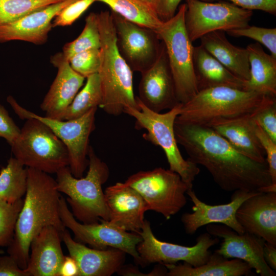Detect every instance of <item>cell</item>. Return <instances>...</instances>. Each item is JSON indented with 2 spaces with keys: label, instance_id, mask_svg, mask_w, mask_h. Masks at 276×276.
I'll return each mask as SVG.
<instances>
[{
  "label": "cell",
  "instance_id": "cell-1",
  "mask_svg": "<svg viewBox=\"0 0 276 276\" xmlns=\"http://www.w3.org/2000/svg\"><path fill=\"white\" fill-rule=\"evenodd\" d=\"M174 129L188 159L205 168L223 190L260 191L272 183L266 162L242 154L211 127L175 121Z\"/></svg>",
  "mask_w": 276,
  "mask_h": 276
},
{
  "label": "cell",
  "instance_id": "cell-2",
  "mask_svg": "<svg viewBox=\"0 0 276 276\" xmlns=\"http://www.w3.org/2000/svg\"><path fill=\"white\" fill-rule=\"evenodd\" d=\"M28 184L8 255L19 267L26 269L33 238L44 227L53 226L61 232L66 228L59 214L60 192L56 179L49 174L27 167Z\"/></svg>",
  "mask_w": 276,
  "mask_h": 276
},
{
  "label": "cell",
  "instance_id": "cell-3",
  "mask_svg": "<svg viewBox=\"0 0 276 276\" xmlns=\"http://www.w3.org/2000/svg\"><path fill=\"white\" fill-rule=\"evenodd\" d=\"M100 35L101 63L98 73L102 91L100 107L119 116L127 107L140 109L133 91L132 71L119 52L111 13H97Z\"/></svg>",
  "mask_w": 276,
  "mask_h": 276
},
{
  "label": "cell",
  "instance_id": "cell-4",
  "mask_svg": "<svg viewBox=\"0 0 276 276\" xmlns=\"http://www.w3.org/2000/svg\"><path fill=\"white\" fill-rule=\"evenodd\" d=\"M88 170L84 177H74L68 166L60 169L56 174L57 188L68 196L66 201L73 216L81 223H95L101 220H109L102 185L109 176L105 163L89 146L88 152Z\"/></svg>",
  "mask_w": 276,
  "mask_h": 276
},
{
  "label": "cell",
  "instance_id": "cell-5",
  "mask_svg": "<svg viewBox=\"0 0 276 276\" xmlns=\"http://www.w3.org/2000/svg\"><path fill=\"white\" fill-rule=\"evenodd\" d=\"M275 97L228 86L199 91L182 104L175 121L205 126L215 119L230 118L254 112Z\"/></svg>",
  "mask_w": 276,
  "mask_h": 276
},
{
  "label": "cell",
  "instance_id": "cell-6",
  "mask_svg": "<svg viewBox=\"0 0 276 276\" xmlns=\"http://www.w3.org/2000/svg\"><path fill=\"white\" fill-rule=\"evenodd\" d=\"M140 109L126 108L124 113L135 119L137 129L147 131L143 137L162 148L166 156L170 170L178 173L182 180L190 189L193 182L199 173L197 165L189 159H185L178 148L174 126L179 114L182 104L179 103L167 112L161 113L151 110L136 97Z\"/></svg>",
  "mask_w": 276,
  "mask_h": 276
},
{
  "label": "cell",
  "instance_id": "cell-7",
  "mask_svg": "<svg viewBox=\"0 0 276 276\" xmlns=\"http://www.w3.org/2000/svg\"><path fill=\"white\" fill-rule=\"evenodd\" d=\"M26 120L19 136L10 145L14 157L26 167L49 174L69 166V153L64 143L40 120Z\"/></svg>",
  "mask_w": 276,
  "mask_h": 276
},
{
  "label": "cell",
  "instance_id": "cell-8",
  "mask_svg": "<svg viewBox=\"0 0 276 276\" xmlns=\"http://www.w3.org/2000/svg\"><path fill=\"white\" fill-rule=\"evenodd\" d=\"M175 15L155 31L165 45L179 103L189 101L198 92L193 66L194 46L185 24L186 5L179 6Z\"/></svg>",
  "mask_w": 276,
  "mask_h": 276
},
{
  "label": "cell",
  "instance_id": "cell-9",
  "mask_svg": "<svg viewBox=\"0 0 276 276\" xmlns=\"http://www.w3.org/2000/svg\"><path fill=\"white\" fill-rule=\"evenodd\" d=\"M7 101L19 118H36L48 126L68 149V167L72 175L76 178L83 177L88 165L89 139L95 128V114L98 107L91 109L79 118L60 120L42 117L24 108L12 96L7 97Z\"/></svg>",
  "mask_w": 276,
  "mask_h": 276
},
{
  "label": "cell",
  "instance_id": "cell-10",
  "mask_svg": "<svg viewBox=\"0 0 276 276\" xmlns=\"http://www.w3.org/2000/svg\"><path fill=\"white\" fill-rule=\"evenodd\" d=\"M124 182L141 195L148 210L161 214L166 219L185 206V194L190 189L178 173L160 167L139 171Z\"/></svg>",
  "mask_w": 276,
  "mask_h": 276
},
{
  "label": "cell",
  "instance_id": "cell-11",
  "mask_svg": "<svg viewBox=\"0 0 276 276\" xmlns=\"http://www.w3.org/2000/svg\"><path fill=\"white\" fill-rule=\"evenodd\" d=\"M185 4V27L192 42L212 32L247 27L253 15L226 1L186 0Z\"/></svg>",
  "mask_w": 276,
  "mask_h": 276
},
{
  "label": "cell",
  "instance_id": "cell-12",
  "mask_svg": "<svg viewBox=\"0 0 276 276\" xmlns=\"http://www.w3.org/2000/svg\"><path fill=\"white\" fill-rule=\"evenodd\" d=\"M138 234L142 238L136 246L140 256L139 265L142 266L154 263L176 264L179 261L194 267L199 266L208 261L212 254L210 248L219 241L218 238H212L208 233L199 235L196 244L192 246L162 241L154 235L150 222L146 220Z\"/></svg>",
  "mask_w": 276,
  "mask_h": 276
},
{
  "label": "cell",
  "instance_id": "cell-13",
  "mask_svg": "<svg viewBox=\"0 0 276 276\" xmlns=\"http://www.w3.org/2000/svg\"><path fill=\"white\" fill-rule=\"evenodd\" d=\"M59 214L65 228L70 229L73 233L75 241L99 249L109 247L119 249L131 256L139 264L140 256L136 246L142 240L139 234L124 231L108 221L101 220L100 223L91 224L79 222L73 216L62 196L60 199Z\"/></svg>",
  "mask_w": 276,
  "mask_h": 276
},
{
  "label": "cell",
  "instance_id": "cell-14",
  "mask_svg": "<svg viewBox=\"0 0 276 276\" xmlns=\"http://www.w3.org/2000/svg\"><path fill=\"white\" fill-rule=\"evenodd\" d=\"M119 52L132 72L140 73L156 60L162 41L154 30L140 26L111 12Z\"/></svg>",
  "mask_w": 276,
  "mask_h": 276
},
{
  "label": "cell",
  "instance_id": "cell-15",
  "mask_svg": "<svg viewBox=\"0 0 276 276\" xmlns=\"http://www.w3.org/2000/svg\"><path fill=\"white\" fill-rule=\"evenodd\" d=\"M207 233L223 239L220 248L215 252L227 259H238L246 262L261 276H275L274 270L265 262L263 247L265 241L245 232L239 234L229 226L221 223L206 225Z\"/></svg>",
  "mask_w": 276,
  "mask_h": 276
},
{
  "label": "cell",
  "instance_id": "cell-16",
  "mask_svg": "<svg viewBox=\"0 0 276 276\" xmlns=\"http://www.w3.org/2000/svg\"><path fill=\"white\" fill-rule=\"evenodd\" d=\"M141 74L137 98L147 108L154 112H160L180 103L177 98L174 79L162 41L156 60L150 68Z\"/></svg>",
  "mask_w": 276,
  "mask_h": 276
},
{
  "label": "cell",
  "instance_id": "cell-17",
  "mask_svg": "<svg viewBox=\"0 0 276 276\" xmlns=\"http://www.w3.org/2000/svg\"><path fill=\"white\" fill-rule=\"evenodd\" d=\"M260 191L238 190L233 192L231 202L227 204L212 205L200 200L192 189L186 192L193 203V213H185L181 217L186 233L193 235L201 226L210 223L225 224L239 234L245 232L236 218V213L241 204Z\"/></svg>",
  "mask_w": 276,
  "mask_h": 276
},
{
  "label": "cell",
  "instance_id": "cell-18",
  "mask_svg": "<svg viewBox=\"0 0 276 276\" xmlns=\"http://www.w3.org/2000/svg\"><path fill=\"white\" fill-rule=\"evenodd\" d=\"M108 221L124 231L139 233L144 222L147 204L141 195L125 182H117L104 192Z\"/></svg>",
  "mask_w": 276,
  "mask_h": 276
},
{
  "label": "cell",
  "instance_id": "cell-19",
  "mask_svg": "<svg viewBox=\"0 0 276 276\" xmlns=\"http://www.w3.org/2000/svg\"><path fill=\"white\" fill-rule=\"evenodd\" d=\"M236 218L245 232L276 245V192H259L244 200Z\"/></svg>",
  "mask_w": 276,
  "mask_h": 276
},
{
  "label": "cell",
  "instance_id": "cell-20",
  "mask_svg": "<svg viewBox=\"0 0 276 276\" xmlns=\"http://www.w3.org/2000/svg\"><path fill=\"white\" fill-rule=\"evenodd\" d=\"M61 238L77 264L78 276H110L117 273L125 261L126 253L123 250L89 248L73 239L66 228L61 232Z\"/></svg>",
  "mask_w": 276,
  "mask_h": 276
},
{
  "label": "cell",
  "instance_id": "cell-21",
  "mask_svg": "<svg viewBox=\"0 0 276 276\" xmlns=\"http://www.w3.org/2000/svg\"><path fill=\"white\" fill-rule=\"evenodd\" d=\"M76 0H64L49 5L12 22L0 25V43L13 40L42 44L48 40L54 18Z\"/></svg>",
  "mask_w": 276,
  "mask_h": 276
},
{
  "label": "cell",
  "instance_id": "cell-22",
  "mask_svg": "<svg viewBox=\"0 0 276 276\" xmlns=\"http://www.w3.org/2000/svg\"><path fill=\"white\" fill-rule=\"evenodd\" d=\"M51 61L57 68V73L40 107L45 112V117L60 120L82 86L85 78L73 70L62 53L53 56Z\"/></svg>",
  "mask_w": 276,
  "mask_h": 276
},
{
  "label": "cell",
  "instance_id": "cell-23",
  "mask_svg": "<svg viewBox=\"0 0 276 276\" xmlns=\"http://www.w3.org/2000/svg\"><path fill=\"white\" fill-rule=\"evenodd\" d=\"M259 109L236 117L215 119L205 126L225 138L242 154L256 162L266 163L265 151L255 131V117Z\"/></svg>",
  "mask_w": 276,
  "mask_h": 276
},
{
  "label": "cell",
  "instance_id": "cell-24",
  "mask_svg": "<svg viewBox=\"0 0 276 276\" xmlns=\"http://www.w3.org/2000/svg\"><path fill=\"white\" fill-rule=\"evenodd\" d=\"M61 232L53 226L43 227L32 240L25 270L30 276H58L65 256Z\"/></svg>",
  "mask_w": 276,
  "mask_h": 276
},
{
  "label": "cell",
  "instance_id": "cell-25",
  "mask_svg": "<svg viewBox=\"0 0 276 276\" xmlns=\"http://www.w3.org/2000/svg\"><path fill=\"white\" fill-rule=\"evenodd\" d=\"M193 66L198 91L222 86L246 90V81L232 74L201 45L194 47Z\"/></svg>",
  "mask_w": 276,
  "mask_h": 276
},
{
  "label": "cell",
  "instance_id": "cell-26",
  "mask_svg": "<svg viewBox=\"0 0 276 276\" xmlns=\"http://www.w3.org/2000/svg\"><path fill=\"white\" fill-rule=\"evenodd\" d=\"M200 45L237 77L247 81L250 77L248 52L227 39L223 31L212 32L201 37Z\"/></svg>",
  "mask_w": 276,
  "mask_h": 276
},
{
  "label": "cell",
  "instance_id": "cell-27",
  "mask_svg": "<svg viewBox=\"0 0 276 276\" xmlns=\"http://www.w3.org/2000/svg\"><path fill=\"white\" fill-rule=\"evenodd\" d=\"M248 52L250 77L246 90L276 96V58L266 53L258 42L246 47Z\"/></svg>",
  "mask_w": 276,
  "mask_h": 276
},
{
  "label": "cell",
  "instance_id": "cell-28",
  "mask_svg": "<svg viewBox=\"0 0 276 276\" xmlns=\"http://www.w3.org/2000/svg\"><path fill=\"white\" fill-rule=\"evenodd\" d=\"M168 276H242L251 273L252 268L245 262L238 259L228 260L215 252L208 261L197 267L183 264H164Z\"/></svg>",
  "mask_w": 276,
  "mask_h": 276
},
{
  "label": "cell",
  "instance_id": "cell-29",
  "mask_svg": "<svg viewBox=\"0 0 276 276\" xmlns=\"http://www.w3.org/2000/svg\"><path fill=\"white\" fill-rule=\"evenodd\" d=\"M27 184V167L14 157H11L0 170V199L14 203L22 199Z\"/></svg>",
  "mask_w": 276,
  "mask_h": 276
},
{
  "label": "cell",
  "instance_id": "cell-30",
  "mask_svg": "<svg viewBox=\"0 0 276 276\" xmlns=\"http://www.w3.org/2000/svg\"><path fill=\"white\" fill-rule=\"evenodd\" d=\"M107 5L126 19L156 31L162 25L155 10L141 0H95Z\"/></svg>",
  "mask_w": 276,
  "mask_h": 276
},
{
  "label": "cell",
  "instance_id": "cell-31",
  "mask_svg": "<svg viewBox=\"0 0 276 276\" xmlns=\"http://www.w3.org/2000/svg\"><path fill=\"white\" fill-rule=\"evenodd\" d=\"M86 83L77 94L70 105L65 109L60 120H68L79 118L91 109L99 107L102 102V91L98 73L86 78Z\"/></svg>",
  "mask_w": 276,
  "mask_h": 276
},
{
  "label": "cell",
  "instance_id": "cell-32",
  "mask_svg": "<svg viewBox=\"0 0 276 276\" xmlns=\"http://www.w3.org/2000/svg\"><path fill=\"white\" fill-rule=\"evenodd\" d=\"M84 27L79 36L65 44L62 54L67 61L74 55L91 49H100V35L97 13L91 12L86 17Z\"/></svg>",
  "mask_w": 276,
  "mask_h": 276
},
{
  "label": "cell",
  "instance_id": "cell-33",
  "mask_svg": "<svg viewBox=\"0 0 276 276\" xmlns=\"http://www.w3.org/2000/svg\"><path fill=\"white\" fill-rule=\"evenodd\" d=\"M64 0H0V25L16 20Z\"/></svg>",
  "mask_w": 276,
  "mask_h": 276
},
{
  "label": "cell",
  "instance_id": "cell-34",
  "mask_svg": "<svg viewBox=\"0 0 276 276\" xmlns=\"http://www.w3.org/2000/svg\"><path fill=\"white\" fill-rule=\"evenodd\" d=\"M23 202L22 199L14 203H9L0 199L1 247H8L11 242Z\"/></svg>",
  "mask_w": 276,
  "mask_h": 276
},
{
  "label": "cell",
  "instance_id": "cell-35",
  "mask_svg": "<svg viewBox=\"0 0 276 276\" xmlns=\"http://www.w3.org/2000/svg\"><path fill=\"white\" fill-rule=\"evenodd\" d=\"M230 36L246 37L263 44L270 52V55L276 58V28H267L248 26L241 29L226 31Z\"/></svg>",
  "mask_w": 276,
  "mask_h": 276
},
{
  "label": "cell",
  "instance_id": "cell-36",
  "mask_svg": "<svg viewBox=\"0 0 276 276\" xmlns=\"http://www.w3.org/2000/svg\"><path fill=\"white\" fill-rule=\"evenodd\" d=\"M68 62L73 70L86 78L99 72L101 63L100 49H91L78 53L73 56Z\"/></svg>",
  "mask_w": 276,
  "mask_h": 276
},
{
  "label": "cell",
  "instance_id": "cell-37",
  "mask_svg": "<svg viewBox=\"0 0 276 276\" xmlns=\"http://www.w3.org/2000/svg\"><path fill=\"white\" fill-rule=\"evenodd\" d=\"M95 2V0H76L72 2L54 18L53 27L71 25Z\"/></svg>",
  "mask_w": 276,
  "mask_h": 276
},
{
  "label": "cell",
  "instance_id": "cell-38",
  "mask_svg": "<svg viewBox=\"0 0 276 276\" xmlns=\"http://www.w3.org/2000/svg\"><path fill=\"white\" fill-rule=\"evenodd\" d=\"M255 121L276 142V99L259 109L255 115Z\"/></svg>",
  "mask_w": 276,
  "mask_h": 276
},
{
  "label": "cell",
  "instance_id": "cell-39",
  "mask_svg": "<svg viewBox=\"0 0 276 276\" xmlns=\"http://www.w3.org/2000/svg\"><path fill=\"white\" fill-rule=\"evenodd\" d=\"M255 131L265 153L266 160L271 182L276 184V142H274L256 123Z\"/></svg>",
  "mask_w": 276,
  "mask_h": 276
},
{
  "label": "cell",
  "instance_id": "cell-40",
  "mask_svg": "<svg viewBox=\"0 0 276 276\" xmlns=\"http://www.w3.org/2000/svg\"><path fill=\"white\" fill-rule=\"evenodd\" d=\"M19 128L10 116L8 110L0 104V137L11 145L19 135Z\"/></svg>",
  "mask_w": 276,
  "mask_h": 276
},
{
  "label": "cell",
  "instance_id": "cell-41",
  "mask_svg": "<svg viewBox=\"0 0 276 276\" xmlns=\"http://www.w3.org/2000/svg\"><path fill=\"white\" fill-rule=\"evenodd\" d=\"M214 2L219 0H200ZM235 5L249 10H260L270 14H276V0H225Z\"/></svg>",
  "mask_w": 276,
  "mask_h": 276
},
{
  "label": "cell",
  "instance_id": "cell-42",
  "mask_svg": "<svg viewBox=\"0 0 276 276\" xmlns=\"http://www.w3.org/2000/svg\"><path fill=\"white\" fill-rule=\"evenodd\" d=\"M0 276H30L21 269L14 259L8 255L0 256Z\"/></svg>",
  "mask_w": 276,
  "mask_h": 276
},
{
  "label": "cell",
  "instance_id": "cell-43",
  "mask_svg": "<svg viewBox=\"0 0 276 276\" xmlns=\"http://www.w3.org/2000/svg\"><path fill=\"white\" fill-rule=\"evenodd\" d=\"M182 0H156L155 9L162 21L168 20L176 13Z\"/></svg>",
  "mask_w": 276,
  "mask_h": 276
},
{
  "label": "cell",
  "instance_id": "cell-44",
  "mask_svg": "<svg viewBox=\"0 0 276 276\" xmlns=\"http://www.w3.org/2000/svg\"><path fill=\"white\" fill-rule=\"evenodd\" d=\"M79 269L76 261L70 256L64 257L58 276H78Z\"/></svg>",
  "mask_w": 276,
  "mask_h": 276
},
{
  "label": "cell",
  "instance_id": "cell-45",
  "mask_svg": "<svg viewBox=\"0 0 276 276\" xmlns=\"http://www.w3.org/2000/svg\"><path fill=\"white\" fill-rule=\"evenodd\" d=\"M263 257L268 266L276 270V245L265 242L263 247Z\"/></svg>",
  "mask_w": 276,
  "mask_h": 276
},
{
  "label": "cell",
  "instance_id": "cell-46",
  "mask_svg": "<svg viewBox=\"0 0 276 276\" xmlns=\"http://www.w3.org/2000/svg\"><path fill=\"white\" fill-rule=\"evenodd\" d=\"M260 191L264 193L276 192V184L271 183L263 187L260 189Z\"/></svg>",
  "mask_w": 276,
  "mask_h": 276
},
{
  "label": "cell",
  "instance_id": "cell-47",
  "mask_svg": "<svg viewBox=\"0 0 276 276\" xmlns=\"http://www.w3.org/2000/svg\"><path fill=\"white\" fill-rule=\"evenodd\" d=\"M155 9L156 0H141Z\"/></svg>",
  "mask_w": 276,
  "mask_h": 276
},
{
  "label": "cell",
  "instance_id": "cell-48",
  "mask_svg": "<svg viewBox=\"0 0 276 276\" xmlns=\"http://www.w3.org/2000/svg\"><path fill=\"white\" fill-rule=\"evenodd\" d=\"M4 253V251L2 250H0V255L3 254Z\"/></svg>",
  "mask_w": 276,
  "mask_h": 276
}]
</instances>
